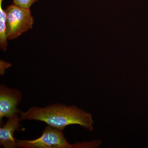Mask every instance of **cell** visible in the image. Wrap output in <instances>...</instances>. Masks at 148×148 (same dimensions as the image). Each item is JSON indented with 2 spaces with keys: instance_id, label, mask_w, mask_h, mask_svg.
I'll return each instance as SVG.
<instances>
[{
  "instance_id": "3",
  "label": "cell",
  "mask_w": 148,
  "mask_h": 148,
  "mask_svg": "<svg viewBox=\"0 0 148 148\" xmlns=\"http://www.w3.org/2000/svg\"><path fill=\"white\" fill-rule=\"evenodd\" d=\"M5 10L8 40L14 39L32 29L34 19L30 8L13 3L8 6Z\"/></svg>"
},
{
  "instance_id": "8",
  "label": "cell",
  "mask_w": 148,
  "mask_h": 148,
  "mask_svg": "<svg viewBox=\"0 0 148 148\" xmlns=\"http://www.w3.org/2000/svg\"><path fill=\"white\" fill-rule=\"evenodd\" d=\"M11 66V64L9 63H6L3 60L1 61V75H2L4 73L6 69H7L9 67Z\"/></svg>"
},
{
  "instance_id": "4",
  "label": "cell",
  "mask_w": 148,
  "mask_h": 148,
  "mask_svg": "<svg viewBox=\"0 0 148 148\" xmlns=\"http://www.w3.org/2000/svg\"><path fill=\"white\" fill-rule=\"evenodd\" d=\"M22 98L20 90L10 88L4 85L0 86V121L3 124V118L13 117L18 114L17 108Z\"/></svg>"
},
{
  "instance_id": "2",
  "label": "cell",
  "mask_w": 148,
  "mask_h": 148,
  "mask_svg": "<svg viewBox=\"0 0 148 148\" xmlns=\"http://www.w3.org/2000/svg\"><path fill=\"white\" fill-rule=\"evenodd\" d=\"M16 147L24 148H93L101 145V140L70 144L63 130L47 125L41 136L34 140H16Z\"/></svg>"
},
{
  "instance_id": "6",
  "label": "cell",
  "mask_w": 148,
  "mask_h": 148,
  "mask_svg": "<svg viewBox=\"0 0 148 148\" xmlns=\"http://www.w3.org/2000/svg\"><path fill=\"white\" fill-rule=\"evenodd\" d=\"M3 0H0V47L2 50H7L8 42L7 36L6 13L2 7Z\"/></svg>"
},
{
  "instance_id": "5",
  "label": "cell",
  "mask_w": 148,
  "mask_h": 148,
  "mask_svg": "<svg viewBox=\"0 0 148 148\" xmlns=\"http://www.w3.org/2000/svg\"><path fill=\"white\" fill-rule=\"evenodd\" d=\"M7 119L0 127V145L4 148H16V139L14 137V133L19 130V122L21 121L20 116L18 114Z\"/></svg>"
},
{
  "instance_id": "1",
  "label": "cell",
  "mask_w": 148,
  "mask_h": 148,
  "mask_svg": "<svg viewBox=\"0 0 148 148\" xmlns=\"http://www.w3.org/2000/svg\"><path fill=\"white\" fill-rule=\"evenodd\" d=\"M21 121L44 122L51 127L64 130L71 125H79L91 132L93 130L92 115L75 106L53 103L44 108L32 107L26 112L19 110Z\"/></svg>"
},
{
  "instance_id": "7",
  "label": "cell",
  "mask_w": 148,
  "mask_h": 148,
  "mask_svg": "<svg viewBox=\"0 0 148 148\" xmlns=\"http://www.w3.org/2000/svg\"><path fill=\"white\" fill-rule=\"evenodd\" d=\"M38 1L39 0H13V3L23 7L30 8Z\"/></svg>"
}]
</instances>
